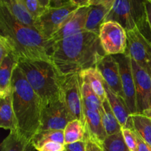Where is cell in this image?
Returning <instances> with one entry per match:
<instances>
[{
  "mask_svg": "<svg viewBox=\"0 0 151 151\" xmlns=\"http://www.w3.org/2000/svg\"><path fill=\"white\" fill-rule=\"evenodd\" d=\"M98 35L83 30L53 44L52 61L63 75L96 67L106 56Z\"/></svg>",
  "mask_w": 151,
  "mask_h": 151,
  "instance_id": "1",
  "label": "cell"
},
{
  "mask_svg": "<svg viewBox=\"0 0 151 151\" xmlns=\"http://www.w3.org/2000/svg\"><path fill=\"white\" fill-rule=\"evenodd\" d=\"M0 32V35L10 43L19 59L52 61L48 40L35 27L28 26L18 21L1 4Z\"/></svg>",
  "mask_w": 151,
  "mask_h": 151,
  "instance_id": "2",
  "label": "cell"
},
{
  "mask_svg": "<svg viewBox=\"0 0 151 151\" xmlns=\"http://www.w3.org/2000/svg\"><path fill=\"white\" fill-rule=\"evenodd\" d=\"M12 97L18 130L32 140L41 128L43 103L18 66L12 78Z\"/></svg>",
  "mask_w": 151,
  "mask_h": 151,
  "instance_id": "3",
  "label": "cell"
},
{
  "mask_svg": "<svg viewBox=\"0 0 151 151\" xmlns=\"http://www.w3.org/2000/svg\"><path fill=\"white\" fill-rule=\"evenodd\" d=\"M18 66L41 98L43 106L61 98L65 75L60 73L53 62L19 59Z\"/></svg>",
  "mask_w": 151,
  "mask_h": 151,
  "instance_id": "4",
  "label": "cell"
},
{
  "mask_svg": "<svg viewBox=\"0 0 151 151\" xmlns=\"http://www.w3.org/2000/svg\"><path fill=\"white\" fill-rule=\"evenodd\" d=\"M147 0H116L106 16V22H115L126 31L139 28L141 31L149 27L146 3Z\"/></svg>",
  "mask_w": 151,
  "mask_h": 151,
  "instance_id": "5",
  "label": "cell"
},
{
  "mask_svg": "<svg viewBox=\"0 0 151 151\" xmlns=\"http://www.w3.org/2000/svg\"><path fill=\"white\" fill-rule=\"evenodd\" d=\"M79 8L74 4L62 7H48L35 19L34 27L49 40Z\"/></svg>",
  "mask_w": 151,
  "mask_h": 151,
  "instance_id": "6",
  "label": "cell"
},
{
  "mask_svg": "<svg viewBox=\"0 0 151 151\" xmlns=\"http://www.w3.org/2000/svg\"><path fill=\"white\" fill-rule=\"evenodd\" d=\"M61 98L67 110L70 121L79 119L83 122L82 95L79 74L65 75L62 85Z\"/></svg>",
  "mask_w": 151,
  "mask_h": 151,
  "instance_id": "7",
  "label": "cell"
},
{
  "mask_svg": "<svg viewBox=\"0 0 151 151\" xmlns=\"http://www.w3.org/2000/svg\"><path fill=\"white\" fill-rule=\"evenodd\" d=\"M100 42L106 55L124 54L127 50V31L115 22H106L100 27Z\"/></svg>",
  "mask_w": 151,
  "mask_h": 151,
  "instance_id": "8",
  "label": "cell"
},
{
  "mask_svg": "<svg viewBox=\"0 0 151 151\" xmlns=\"http://www.w3.org/2000/svg\"><path fill=\"white\" fill-rule=\"evenodd\" d=\"M126 52L151 75V42L139 28L127 31Z\"/></svg>",
  "mask_w": 151,
  "mask_h": 151,
  "instance_id": "9",
  "label": "cell"
},
{
  "mask_svg": "<svg viewBox=\"0 0 151 151\" xmlns=\"http://www.w3.org/2000/svg\"><path fill=\"white\" fill-rule=\"evenodd\" d=\"M114 56L116 59L119 66L124 100L131 114H137V101L131 58L126 52L124 54L116 55Z\"/></svg>",
  "mask_w": 151,
  "mask_h": 151,
  "instance_id": "10",
  "label": "cell"
},
{
  "mask_svg": "<svg viewBox=\"0 0 151 151\" xmlns=\"http://www.w3.org/2000/svg\"><path fill=\"white\" fill-rule=\"evenodd\" d=\"M131 66L135 83L137 114H142L151 106V75L133 59Z\"/></svg>",
  "mask_w": 151,
  "mask_h": 151,
  "instance_id": "11",
  "label": "cell"
},
{
  "mask_svg": "<svg viewBox=\"0 0 151 151\" xmlns=\"http://www.w3.org/2000/svg\"><path fill=\"white\" fill-rule=\"evenodd\" d=\"M70 122L67 110L62 98L43 106L41 130H64Z\"/></svg>",
  "mask_w": 151,
  "mask_h": 151,
  "instance_id": "12",
  "label": "cell"
},
{
  "mask_svg": "<svg viewBox=\"0 0 151 151\" xmlns=\"http://www.w3.org/2000/svg\"><path fill=\"white\" fill-rule=\"evenodd\" d=\"M96 67L101 72L108 86L116 95L124 100L119 66L114 56L106 55L97 63Z\"/></svg>",
  "mask_w": 151,
  "mask_h": 151,
  "instance_id": "13",
  "label": "cell"
},
{
  "mask_svg": "<svg viewBox=\"0 0 151 151\" xmlns=\"http://www.w3.org/2000/svg\"><path fill=\"white\" fill-rule=\"evenodd\" d=\"M88 12V7H79L59 30L48 40L50 49L52 50L53 44L55 42L85 30Z\"/></svg>",
  "mask_w": 151,
  "mask_h": 151,
  "instance_id": "14",
  "label": "cell"
},
{
  "mask_svg": "<svg viewBox=\"0 0 151 151\" xmlns=\"http://www.w3.org/2000/svg\"><path fill=\"white\" fill-rule=\"evenodd\" d=\"M86 137L102 147L108 134L102 122L100 112L93 111L83 106Z\"/></svg>",
  "mask_w": 151,
  "mask_h": 151,
  "instance_id": "15",
  "label": "cell"
},
{
  "mask_svg": "<svg viewBox=\"0 0 151 151\" xmlns=\"http://www.w3.org/2000/svg\"><path fill=\"white\" fill-rule=\"evenodd\" d=\"M106 97L110 104L112 111L119 122L122 128H129L134 130L132 114L128 110L124 100L116 95L105 82Z\"/></svg>",
  "mask_w": 151,
  "mask_h": 151,
  "instance_id": "16",
  "label": "cell"
},
{
  "mask_svg": "<svg viewBox=\"0 0 151 151\" xmlns=\"http://www.w3.org/2000/svg\"><path fill=\"white\" fill-rule=\"evenodd\" d=\"M19 60V58L12 52L0 62V98L12 94V78Z\"/></svg>",
  "mask_w": 151,
  "mask_h": 151,
  "instance_id": "17",
  "label": "cell"
},
{
  "mask_svg": "<svg viewBox=\"0 0 151 151\" xmlns=\"http://www.w3.org/2000/svg\"><path fill=\"white\" fill-rule=\"evenodd\" d=\"M32 140L22 135L19 130L10 131L1 144V151H35Z\"/></svg>",
  "mask_w": 151,
  "mask_h": 151,
  "instance_id": "18",
  "label": "cell"
},
{
  "mask_svg": "<svg viewBox=\"0 0 151 151\" xmlns=\"http://www.w3.org/2000/svg\"><path fill=\"white\" fill-rule=\"evenodd\" d=\"M79 77L82 81L89 84L91 88L102 102L106 98L105 81L101 72L97 67H91L81 71Z\"/></svg>",
  "mask_w": 151,
  "mask_h": 151,
  "instance_id": "19",
  "label": "cell"
},
{
  "mask_svg": "<svg viewBox=\"0 0 151 151\" xmlns=\"http://www.w3.org/2000/svg\"><path fill=\"white\" fill-rule=\"evenodd\" d=\"M111 9L105 5H90L86 22L85 30L99 35L100 27L105 22L106 16Z\"/></svg>",
  "mask_w": 151,
  "mask_h": 151,
  "instance_id": "20",
  "label": "cell"
},
{
  "mask_svg": "<svg viewBox=\"0 0 151 151\" xmlns=\"http://www.w3.org/2000/svg\"><path fill=\"white\" fill-rule=\"evenodd\" d=\"M0 127L10 131L18 129L12 94L4 98H0Z\"/></svg>",
  "mask_w": 151,
  "mask_h": 151,
  "instance_id": "21",
  "label": "cell"
},
{
  "mask_svg": "<svg viewBox=\"0 0 151 151\" xmlns=\"http://www.w3.org/2000/svg\"><path fill=\"white\" fill-rule=\"evenodd\" d=\"M0 4L4 5L18 21L28 26L34 27L35 19L22 0H0Z\"/></svg>",
  "mask_w": 151,
  "mask_h": 151,
  "instance_id": "22",
  "label": "cell"
},
{
  "mask_svg": "<svg viewBox=\"0 0 151 151\" xmlns=\"http://www.w3.org/2000/svg\"><path fill=\"white\" fill-rule=\"evenodd\" d=\"M100 114L103 125L108 136L112 135L122 131V126L112 111L107 97L102 102V108L100 111Z\"/></svg>",
  "mask_w": 151,
  "mask_h": 151,
  "instance_id": "23",
  "label": "cell"
},
{
  "mask_svg": "<svg viewBox=\"0 0 151 151\" xmlns=\"http://www.w3.org/2000/svg\"><path fill=\"white\" fill-rule=\"evenodd\" d=\"M50 142L65 145L64 131L63 130H41L32 139V143L35 150Z\"/></svg>",
  "mask_w": 151,
  "mask_h": 151,
  "instance_id": "24",
  "label": "cell"
},
{
  "mask_svg": "<svg viewBox=\"0 0 151 151\" xmlns=\"http://www.w3.org/2000/svg\"><path fill=\"white\" fill-rule=\"evenodd\" d=\"M63 131L65 145L72 144L77 142L85 140V126L83 122L79 119L70 121Z\"/></svg>",
  "mask_w": 151,
  "mask_h": 151,
  "instance_id": "25",
  "label": "cell"
},
{
  "mask_svg": "<svg viewBox=\"0 0 151 151\" xmlns=\"http://www.w3.org/2000/svg\"><path fill=\"white\" fill-rule=\"evenodd\" d=\"M81 88V95H82L83 106L93 111L100 112L102 108V101L98 96L94 93L92 88L85 81L80 78Z\"/></svg>",
  "mask_w": 151,
  "mask_h": 151,
  "instance_id": "26",
  "label": "cell"
},
{
  "mask_svg": "<svg viewBox=\"0 0 151 151\" xmlns=\"http://www.w3.org/2000/svg\"><path fill=\"white\" fill-rule=\"evenodd\" d=\"M134 130L139 137L151 147V119L143 114H132Z\"/></svg>",
  "mask_w": 151,
  "mask_h": 151,
  "instance_id": "27",
  "label": "cell"
},
{
  "mask_svg": "<svg viewBox=\"0 0 151 151\" xmlns=\"http://www.w3.org/2000/svg\"><path fill=\"white\" fill-rule=\"evenodd\" d=\"M103 151H128L122 131L106 137L102 146Z\"/></svg>",
  "mask_w": 151,
  "mask_h": 151,
  "instance_id": "28",
  "label": "cell"
},
{
  "mask_svg": "<svg viewBox=\"0 0 151 151\" xmlns=\"http://www.w3.org/2000/svg\"><path fill=\"white\" fill-rule=\"evenodd\" d=\"M124 140L130 151H137V139L135 131L129 128H122Z\"/></svg>",
  "mask_w": 151,
  "mask_h": 151,
  "instance_id": "29",
  "label": "cell"
},
{
  "mask_svg": "<svg viewBox=\"0 0 151 151\" xmlns=\"http://www.w3.org/2000/svg\"><path fill=\"white\" fill-rule=\"evenodd\" d=\"M22 1L34 19H37L45 10L40 5L38 0H22Z\"/></svg>",
  "mask_w": 151,
  "mask_h": 151,
  "instance_id": "30",
  "label": "cell"
},
{
  "mask_svg": "<svg viewBox=\"0 0 151 151\" xmlns=\"http://www.w3.org/2000/svg\"><path fill=\"white\" fill-rule=\"evenodd\" d=\"M12 52L14 53V51L10 43L5 37L0 35V62Z\"/></svg>",
  "mask_w": 151,
  "mask_h": 151,
  "instance_id": "31",
  "label": "cell"
},
{
  "mask_svg": "<svg viewBox=\"0 0 151 151\" xmlns=\"http://www.w3.org/2000/svg\"><path fill=\"white\" fill-rule=\"evenodd\" d=\"M66 150L64 144L50 142L41 145L37 149V151H64Z\"/></svg>",
  "mask_w": 151,
  "mask_h": 151,
  "instance_id": "32",
  "label": "cell"
},
{
  "mask_svg": "<svg viewBox=\"0 0 151 151\" xmlns=\"http://www.w3.org/2000/svg\"><path fill=\"white\" fill-rule=\"evenodd\" d=\"M66 150L69 151H86V140L77 142L72 144L65 145Z\"/></svg>",
  "mask_w": 151,
  "mask_h": 151,
  "instance_id": "33",
  "label": "cell"
},
{
  "mask_svg": "<svg viewBox=\"0 0 151 151\" xmlns=\"http://www.w3.org/2000/svg\"><path fill=\"white\" fill-rule=\"evenodd\" d=\"M70 4H73L72 0H50V6L49 7H62L67 6Z\"/></svg>",
  "mask_w": 151,
  "mask_h": 151,
  "instance_id": "34",
  "label": "cell"
},
{
  "mask_svg": "<svg viewBox=\"0 0 151 151\" xmlns=\"http://www.w3.org/2000/svg\"><path fill=\"white\" fill-rule=\"evenodd\" d=\"M86 151H103V148L85 136Z\"/></svg>",
  "mask_w": 151,
  "mask_h": 151,
  "instance_id": "35",
  "label": "cell"
},
{
  "mask_svg": "<svg viewBox=\"0 0 151 151\" xmlns=\"http://www.w3.org/2000/svg\"><path fill=\"white\" fill-rule=\"evenodd\" d=\"M137 134V133H136ZM137 151H151V147L145 141H143L137 134Z\"/></svg>",
  "mask_w": 151,
  "mask_h": 151,
  "instance_id": "36",
  "label": "cell"
},
{
  "mask_svg": "<svg viewBox=\"0 0 151 151\" xmlns=\"http://www.w3.org/2000/svg\"><path fill=\"white\" fill-rule=\"evenodd\" d=\"M116 0H90V5H105L112 7Z\"/></svg>",
  "mask_w": 151,
  "mask_h": 151,
  "instance_id": "37",
  "label": "cell"
},
{
  "mask_svg": "<svg viewBox=\"0 0 151 151\" xmlns=\"http://www.w3.org/2000/svg\"><path fill=\"white\" fill-rule=\"evenodd\" d=\"M72 2L79 7L90 6V0H72Z\"/></svg>",
  "mask_w": 151,
  "mask_h": 151,
  "instance_id": "38",
  "label": "cell"
},
{
  "mask_svg": "<svg viewBox=\"0 0 151 151\" xmlns=\"http://www.w3.org/2000/svg\"><path fill=\"white\" fill-rule=\"evenodd\" d=\"M146 11H147L149 28H150V31L151 32V1L149 0H147V3H146Z\"/></svg>",
  "mask_w": 151,
  "mask_h": 151,
  "instance_id": "39",
  "label": "cell"
},
{
  "mask_svg": "<svg viewBox=\"0 0 151 151\" xmlns=\"http://www.w3.org/2000/svg\"><path fill=\"white\" fill-rule=\"evenodd\" d=\"M40 5L44 9L48 8L50 6V0H38Z\"/></svg>",
  "mask_w": 151,
  "mask_h": 151,
  "instance_id": "40",
  "label": "cell"
},
{
  "mask_svg": "<svg viewBox=\"0 0 151 151\" xmlns=\"http://www.w3.org/2000/svg\"><path fill=\"white\" fill-rule=\"evenodd\" d=\"M142 114L145 115V116H146L147 117H148V118H150V119H151V106L150 108H148L147 110L143 112Z\"/></svg>",
  "mask_w": 151,
  "mask_h": 151,
  "instance_id": "41",
  "label": "cell"
},
{
  "mask_svg": "<svg viewBox=\"0 0 151 151\" xmlns=\"http://www.w3.org/2000/svg\"><path fill=\"white\" fill-rule=\"evenodd\" d=\"M64 151H69V150H65Z\"/></svg>",
  "mask_w": 151,
  "mask_h": 151,
  "instance_id": "42",
  "label": "cell"
},
{
  "mask_svg": "<svg viewBox=\"0 0 151 151\" xmlns=\"http://www.w3.org/2000/svg\"><path fill=\"white\" fill-rule=\"evenodd\" d=\"M149 1H151V0H149Z\"/></svg>",
  "mask_w": 151,
  "mask_h": 151,
  "instance_id": "43",
  "label": "cell"
},
{
  "mask_svg": "<svg viewBox=\"0 0 151 151\" xmlns=\"http://www.w3.org/2000/svg\"><path fill=\"white\" fill-rule=\"evenodd\" d=\"M128 151H130V150H128Z\"/></svg>",
  "mask_w": 151,
  "mask_h": 151,
  "instance_id": "44",
  "label": "cell"
}]
</instances>
